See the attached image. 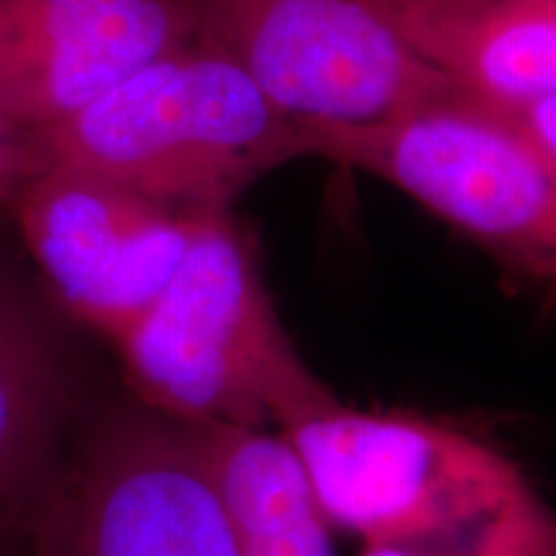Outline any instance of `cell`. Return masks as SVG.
Returning <instances> with one entry per match:
<instances>
[{"instance_id": "5", "label": "cell", "mask_w": 556, "mask_h": 556, "mask_svg": "<svg viewBox=\"0 0 556 556\" xmlns=\"http://www.w3.org/2000/svg\"><path fill=\"white\" fill-rule=\"evenodd\" d=\"M302 124L307 157L384 180L505 268L556 283V178L464 90L379 124Z\"/></svg>"}, {"instance_id": "4", "label": "cell", "mask_w": 556, "mask_h": 556, "mask_svg": "<svg viewBox=\"0 0 556 556\" xmlns=\"http://www.w3.org/2000/svg\"><path fill=\"white\" fill-rule=\"evenodd\" d=\"M16 556H238L197 435L131 397L93 402Z\"/></svg>"}, {"instance_id": "12", "label": "cell", "mask_w": 556, "mask_h": 556, "mask_svg": "<svg viewBox=\"0 0 556 556\" xmlns=\"http://www.w3.org/2000/svg\"><path fill=\"white\" fill-rule=\"evenodd\" d=\"M356 556H556V507L528 484L464 544L441 552L364 546Z\"/></svg>"}, {"instance_id": "1", "label": "cell", "mask_w": 556, "mask_h": 556, "mask_svg": "<svg viewBox=\"0 0 556 556\" xmlns=\"http://www.w3.org/2000/svg\"><path fill=\"white\" fill-rule=\"evenodd\" d=\"M114 348L131 397L186 428L281 430L338 402L299 356L232 208L199 214L176 276Z\"/></svg>"}, {"instance_id": "3", "label": "cell", "mask_w": 556, "mask_h": 556, "mask_svg": "<svg viewBox=\"0 0 556 556\" xmlns=\"http://www.w3.org/2000/svg\"><path fill=\"white\" fill-rule=\"evenodd\" d=\"M278 433L330 528L374 548L464 544L528 486L518 464L497 448L417 415L338 400Z\"/></svg>"}, {"instance_id": "9", "label": "cell", "mask_w": 556, "mask_h": 556, "mask_svg": "<svg viewBox=\"0 0 556 556\" xmlns=\"http://www.w3.org/2000/svg\"><path fill=\"white\" fill-rule=\"evenodd\" d=\"M67 312L29 270L0 255V546H16L88 413Z\"/></svg>"}, {"instance_id": "14", "label": "cell", "mask_w": 556, "mask_h": 556, "mask_svg": "<svg viewBox=\"0 0 556 556\" xmlns=\"http://www.w3.org/2000/svg\"><path fill=\"white\" fill-rule=\"evenodd\" d=\"M45 170L37 131L18 124L0 103V204H13L29 180Z\"/></svg>"}, {"instance_id": "7", "label": "cell", "mask_w": 556, "mask_h": 556, "mask_svg": "<svg viewBox=\"0 0 556 556\" xmlns=\"http://www.w3.org/2000/svg\"><path fill=\"white\" fill-rule=\"evenodd\" d=\"M13 208L54 302L111 345L168 287L204 214L62 163L37 173Z\"/></svg>"}, {"instance_id": "15", "label": "cell", "mask_w": 556, "mask_h": 556, "mask_svg": "<svg viewBox=\"0 0 556 556\" xmlns=\"http://www.w3.org/2000/svg\"><path fill=\"white\" fill-rule=\"evenodd\" d=\"M0 556H16V546H0Z\"/></svg>"}, {"instance_id": "10", "label": "cell", "mask_w": 556, "mask_h": 556, "mask_svg": "<svg viewBox=\"0 0 556 556\" xmlns=\"http://www.w3.org/2000/svg\"><path fill=\"white\" fill-rule=\"evenodd\" d=\"M400 29L479 101L556 93V0H407Z\"/></svg>"}, {"instance_id": "6", "label": "cell", "mask_w": 556, "mask_h": 556, "mask_svg": "<svg viewBox=\"0 0 556 556\" xmlns=\"http://www.w3.org/2000/svg\"><path fill=\"white\" fill-rule=\"evenodd\" d=\"M186 3L199 37L296 122L379 124L462 90L405 39L407 0Z\"/></svg>"}, {"instance_id": "8", "label": "cell", "mask_w": 556, "mask_h": 556, "mask_svg": "<svg viewBox=\"0 0 556 556\" xmlns=\"http://www.w3.org/2000/svg\"><path fill=\"white\" fill-rule=\"evenodd\" d=\"M191 39L186 0H0V103L50 129Z\"/></svg>"}, {"instance_id": "2", "label": "cell", "mask_w": 556, "mask_h": 556, "mask_svg": "<svg viewBox=\"0 0 556 556\" xmlns=\"http://www.w3.org/2000/svg\"><path fill=\"white\" fill-rule=\"evenodd\" d=\"M37 137L45 168L78 165L184 212H229L268 173L307 157L304 124L199 34Z\"/></svg>"}, {"instance_id": "13", "label": "cell", "mask_w": 556, "mask_h": 556, "mask_svg": "<svg viewBox=\"0 0 556 556\" xmlns=\"http://www.w3.org/2000/svg\"><path fill=\"white\" fill-rule=\"evenodd\" d=\"M471 99H475V96H471ZM482 103L490 114H495L556 178V93L513 103Z\"/></svg>"}, {"instance_id": "11", "label": "cell", "mask_w": 556, "mask_h": 556, "mask_svg": "<svg viewBox=\"0 0 556 556\" xmlns=\"http://www.w3.org/2000/svg\"><path fill=\"white\" fill-rule=\"evenodd\" d=\"M238 556H336L330 523L278 430L191 428Z\"/></svg>"}]
</instances>
